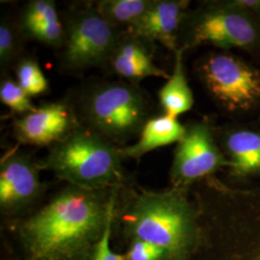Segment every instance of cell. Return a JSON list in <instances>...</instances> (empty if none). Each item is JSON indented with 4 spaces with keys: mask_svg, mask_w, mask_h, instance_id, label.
<instances>
[{
    "mask_svg": "<svg viewBox=\"0 0 260 260\" xmlns=\"http://www.w3.org/2000/svg\"><path fill=\"white\" fill-rule=\"evenodd\" d=\"M186 126L177 118L162 115L151 118L140 133L139 140L120 149L121 157L139 159L149 151L177 143L185 133Z\"/></svg>",
    "mask_w": 260,
    "mask_h": 260,
    "instance_id": "obj_15",
    "label": "cell"
},
{
    "mask_svg": "<svg viewBox=\"0 0 260 260\" xmlns=\"http://www.w3.org/2000/svg\"><path fill=\"white\" fill-rule=\"evenodd\" d=\"M17 37L13 27L2 20L0 25V65L6 68L17 52Z\"/></svg>",
    "mask_w": 260,
    "mask_h": 260,
    "instance_id": "obj_22",
    "label": "cell"
},
{
    "mask_svg": "<svg viewBox=\"0 0 260 260\" xmlns=\"http://www.w3.org/2000/svg\"><path fill=\"white\" fill-rule=\"evenodd\" d=\"M192 188L199 219L189 260H260V184L233 186L215 175Z\"/></svg>",
    "mask_w": 260,
    "mask_h": 260,
    "instance_id": "obj_2",
    "label": "cell"
},
{
    "mask_svg": "<svg viewBox=\"0 0 260 260\" xmlns=\"http://www.w3.org/2000/svg\"><path fill=\"white\" fill-rule=\"evenodd\" d=\"M113 225H114V219L108 223L102 238L95 245L89 260H125L123 253L116 252L112 249Z\"/></svg>",
    "mask_w": 260,
    "mask_h": 260,
    "instance_id": "obj_23",
    "label": "cell"
},
{
    "mask_svg": "<svg viewBox=\"0 0 260 260\" xmlns=\"http://www.w3.org/2000/svg\"><path fill=\"white\" fill-rule=\"evenodd\" d=\"M0 100L12 111L17 113L27 114L36 108L26 92L18 82L12 79L2 80L0 85Z\"/></svg>",
    "mask_w": 260,
    "mask_h": 260,
    "instance_id": "obj_19",
    "label": "cell"
},
{
    "mask_svg": "<svg viewBox=\"0 0 260 260\" xmlns=\"http://www.w3.org/2000/svg\"><path fill=\"white\" fill-rule=\"evenodd\" d=\"M18 83L29 96L45 93L48 88V82L41 68L34 60L24 59L16 69Z\"/></svg>",
    "mask_w": 260,
    "mask_h": 260,
    "instance_id": "obj_18",
    "label": "cell"
},
{
    "mask_svg": "<svg viewBox=\"0 0 260 260\" xmlns=\"http://www.w3.org/2000/svg\"><path fill=\"white\" fill-rule=\"evenodd\" d=\"M153 0H103L94 8L113 27H130L150 8Z\"/></svg>",
    "mask_w": 260,
    "mask_h": 260,
    "instance_id": "obj_17",
    "label": "cell"
},
{
    "mask_svg": "<svg viewBox=\"0 0 260 260\" xmlns=\"http://www.w3.org/2000/svg\"><path fill=\"white\" fill-rule=\"evenodd\" d=\"M123 253L125 260H172L166 250L142 240L127 242Z\"/></svg>",
    "mask_w": 260,
    "mask_h": 260,
    "instance_id": "obj_21",
    "label": "cell"
},
{
    "mask_svg": "<svg viewBox=\"0 0 260 260\" xmlns=\"http://www.w3.org/2000/svg\"><path fill=\"white\" fill-rule=\"evenodd\" d=\"M234 6L260 19V0H231Z\"/></svg>",
    "mask_w": 260,
    "mask_h": 260,
    "instance_id": "obj_24",
    "label": "cell"
},
{
    "mask_svg": "<svg viewBox=\"0 0 260 260\" xmlns=\"http://www.w3.org/2000/svg\"><path fill=\"white\" fill-rule=\"evenodd\" d=\"M60 20L55 3L50 0H35L28 4L22 15V27L25 28Z\"/></svg>",
    "mask_w": 260,
    "mask_h": 260,
    "instance_id": "obj_20",
    "label": "cell"
},
{
    "mask_svg": "<svg viewBox=\"0 0 260 260\" xmlns=\"http://www.w3.org/2000/svg\"><path fill=\"white\" fill-rule=\"evenodd\" d=\"M121 188L67 184L33 212L5 221L9 260L90 259L114 219Z\"/></svg>",
    "mask_w": 260,
    "mask_h": 260,
    "instance_id": "obj_1",
    "label": "cell"
},
{
    "mask_svg": "<svg viewBox=\"0 0 260 260\" xmlns=\"http://www.w3.org/2000/svg\"><path fill=\"white\" fill-rule=\"evenodd\" d=\"M81 111L90 129L113 144H122L140 135L150 120L147 96L131 84L93 86L84 95Z\"/></svg>",
    "mask_w": 260,
    "mask_h": 260,
    "instance_id": "obj_7",
    "label": "cell"
},
{
    "mask_svg": "<svg viewBox=\"0 0 260 260\" xmlns=\"http://www.w3.org/2000/svg\"><path fill=\"white\" fill-rule=\"evenodd\" d=\"M201 46L239 50L260 65V19L231 0L203 1L187 12L178 35V48L186 51Z\"/></svg>",
    "mask_w": 260,
    "mask_h": 260,
    "instance_id": "obj_5",
    "label": "cell"
},
{
    "mask_svg": "<svg viewBox=\"0 0 260 260\" xmlns=\"http://www.w3.org/2000/svg\"><path fill=\"white\" fill-rule=\"evenodd\" d=\"M75 116L64 103H51L36 107L14 122V131L20 143L48 146L64 139L76 127Z\"/></svg>",
    "mask_w": 260,
    "mask_h": 260,
    "instance_id": "obj_12",
    "label": "cell"
},
{
    "mask_svg": "<svg viewBox=\"0 0 260 260\" xmlns=\"http://www.w3.org/2000/svg\"><path fill=\"white\" fill-rule=\"evenodd\" d=\"M195 75L215 106L230 121L260 118V69L232 51L201 56Z\"/></svg>",
    "mask_w": 260,
    "mask_h": 260,
    "instance_id": "obj_6",
    "label": "cell"
},
{
    "mask_svg": "<svg viewBox=\"0 0 260 260\" xmlns=\"http://www.w3.org/2000/svg\"><path fill=\"white\" fill-rule=\"evenodd\" d=\"M184 52V49L177 48L173 73L158 93L164 114L177 119L178 116L191 110L194 105V94L186 77Z\"/></svg>",
    "mask_w": 260,
    "mask_h": 260,
    "instance_id": "obj_16",
    "label": "cell"
},
{
    "mask_svg": "<svg viewBox=\"0 0 260 260\" xmlns=\"http://www.w3.org/2000/svg\"><path fill=\"white\" fill-rule=\"evenodd\" d=\"M187 0H153L148 12L129 29L140 40L157 42L174 53L178 48V35L189 11Z\"/></svg>",
    "mask_w": 260,
    "mask_h": 260,
    "instance_id": "obj_13",
    "label": "cell"
},
{
    "mask_svg": "<svg viewBox=\"0 0 260 260\" xmlns=\"http://www.w3.org/2000/svg\"><path fill=\"white\" fill-rule=\"evenodd\" d=\"M121 159L120 149L110 141L90 128L76 126L38 165L69 185L103 190L125 185Z\"/></svg>",
    "mask_w": 260,
    "mask_h": 260,
    "instance_id": "obj_4",
    "label": "cell"
},
{
    "mask_svg": "<svg viewBox=\"0 0 260 260\" xmlns=\"http://www.w3.org/2000/svg\"><path fill=\"white\" fill-rule=\"evenodd\" d=\"M216 137L229 162L226 182L239 187L260 184V118L216 125Z\"/></svg>",
    "mask_w": 260,
    "mask_h": 260,
    "instance_id": "obj_10",
    "label": "cell"
},
{
    "mask_svg": "<svg viewBox=\"0 0 260 260\" xmlns=\"http://www.w3.org/2000/svg\"><path fill=\"white\" fill-rule=\"evenodd\" d=\"M37 162L19 151L5 155L0 164V210L5 221L27 215L46 191Z\"/></svg>",
    "mask_w": 260,
    "mask_h": 260,
    "instance_id": "obj_11",
    "label": "cell"
},
{
    "mask_svg": "<svg viewBox=\"0 0 260 260\" xmlns=\"http://www.w3.org/2000/svg\"><path fill=\"white\" fill-rule=\"evenodd\" d=\"M107 64L115 74L129 80H141L147 77L168 79L170 76L153 62L141 40L132 35L120 37Z\"/></svg>",
    "mask_w": 260,
    "mask_h": 260,
    "instance_id": "obj_14",
    "label": "cell"
},
{
    "mask_svg": "<svg viewBox=\"0 0 260 260\" xmlns=\"http://www.w3.org/2000/svg\"><path fill=\"white\" fill-rule=\"evenodd\" d=\"M120 39L94 7L77 11L69 20L62 45L61 62L66 70L84 71L107 64Z\"/></svg>",
    "mask_w": 260,
    "mask_h": 260,
    "instance_id": "obj_9",
    "label": "cell"
},
{
    "mask_svg": "<svg viewBox=\"0 0 260 260\" xmlns=\"http://www.w3.org/2000/svg\"><path fill=\"white\" fill-rule=\"evenodd\" d=\"M183 137L177 142L170 171L172 187L191 189L229 162L216 137V124L208 119L186 124Z\"/></svg>",
    "mask_w": 260,
    "mask_h": 260,
    "instance_id": "obj_8",
    "label": "cell"
},
{
    "mask_svg": "<svg viewBox=\"0 0 260 260\" xmlns=\"http://www.w3.org/2000/svg\"><path fill=\"white\" fill-rule=\"evenodd\" d=\"M191 189L135 190L122 186L114 217L126 244L142 240L166 250L172 260H189L198 237L199 210Z\"/></svg>",
    "mask_w": 260,
    "mask_h": 260,
    "instance_id": "obj_3",
    "label": "cell"
}]
</instances>
